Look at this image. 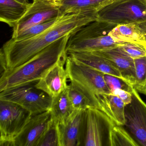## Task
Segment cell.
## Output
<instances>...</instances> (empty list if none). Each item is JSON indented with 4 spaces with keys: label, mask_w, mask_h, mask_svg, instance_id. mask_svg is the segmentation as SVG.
<instances>
[{
    "label": "cell",
    "mask_w": 146,
    "mask_h": 146,
    "mask_svg": "<svg viewBox=\"0 0 146 146\" xmlns=\"http://www.w3.org/2000/svg\"><path fill=\"white\" fill-rule=\"evenodd\" d=\"M98 10L65 14L49 29L28 40L11 38L0 51L1 72L19 67L33 58L44 48L63 36L72 35L89 23L98 20Z\"/></svg>",
    "instance_id": "cell-1"
},
{
    "label": "cell",
    "mask_w": 146,
    "mask_h": 146,
    "mask_svg": "<svg viewBox=\"0 0 146 146\" xmlns=\"http://www.w3.org/2000/svg\"><path fill=\"white\" fill-rule=\"evenodd\" d=\"M70 36H63L53 42L23 65L2 72L0 92L37 83L51 67L67 58L66 45Z\"/></svg>",
    "instance_id": "cell-2"
},
{
    "label": "cell",
    "mask_w": 146,
    "mask_h": 146,
    "mask_svg": "<svg viewBox=\"0 0 146 146\" xmlns=\"http://www.w3.org/2000/svg\"><path fill=\"white\" fill-rule=\"evenodd\" d=\"M116 26L98 20L89 23L70 36L66 45V52H94L117 46L121 43L109 35Z\"/></svg>",
    "instance_id": "cell-3"
},
{
    "label": "cell",
    "mask_w": 146,
    "mask_h": 146,
    "mask_svg": "<svg viewBox=\"0 0 146 146\" xmlns=\"http://www.w3.org/2000/svg\"><path fill=\"white\" fill-rule=\"evenodd\" d=\"M98 21L117 25L146 23V0H113L98 11Z\"/></svg>",
    "instance_id": "cell-4"
},
{
    "label": "cell",
    "mask_w": 146,
    "mask_h": 146,
    "mask_svg": "<svg viewBox=\"0 0 146 146\" xmlns=\"http://www.w3.org/2000/svg\"><path fill=\"white\" fill-rule=\"evenodd\" d=\"M31 116L29 111L21 106L0 100V146H14V140Z\"/></svg>",
    "instance_id": "cell-5"
},
{
    "label": "cell",
    "mask_w": 146,
    "mask_h": 146,
    "mask_svg": "<svg viewBox=\"0 0 146 146\" xmlns=\"http://www.w3.org/2000/svg\"><path fill=\"white\" fill-rule=\"evenodd\" d=\"M31 83L1 91L0 100L16 103L34 115L50 110L52 98Z\"/></svg>",
    "instance_id": "cell-6"
},
{
    "label": "cell",
    "mask_w": 146,
    "mask_h": 146,
    "mask_svg": "<svg viewBox=\"0 0 146 146\" xmlns=\"http://www.w3.org/2000/svg\"><path fill=\"white\" fill-rule=\"evenodd\" d=\"M65 67L70 82L76 83L96 98L101 94L111 93L103 72L78 64L68 56Z\"/></svg>",
    "instance_id": "cell-7"
},
{
    "label": "cell",
    "mask_w": 146,
    "mask_h": 146,
    "mask_svg": "<svg viewBox=\"0 0 146 146\" xmlns=\"http://www.w3.org/2000/svg\"><path fill=\"white\" fill-rule=\"evenodd\" d=\"M115 124L96 108L85 111L82 146H108L109 131Z\"/></svg>",
    "instance_id": "cell-8"
},
{
    "label": "cell",
    "mask_w": 146,
    "mask_h": 146,
    "mask_svg": "<svg viewBox=\"0 0 146 146\" xmlns=\"http://www.w3.org/2000/svg\"><path fill=\"white\" fill-rule=\"evenodd\" d=\"M131 103L125 106L124 127L139 146H146V103L132 87Z\"/></svg>",
    "instance_id": "cell-9"
},
{
    "label": "cell",
    "mask_w": 146,
    "mask_h": 146,
    "mask_svg": "<svg viewBox=\"0 0 146 146\" xmlns=\"http://www.w3.org/2000/svg\"><path fill=\"white\" fill-rule=\"evenodd\" d=\"M63 15L60 8L50 0H33L26 13L13 28L12 38L32 26Z\"/></svg>",
    "instance_id": "cell-10"
},
{
    "label": "cell",
    "mask_w": 146,
    "mask_h": 146,
    "mask_svg": "<svg viewBox=\"0 0 146 146\" xmlns=\"http://www.w3.org/2000/svg\"><path fill=\"white\" fill-rule=\"evenodd\" d=\"M66 58L51 67L35 84L37 88L54 98L68 88V77L66 69Z\"/></svg>",
    "instance_id": "cell-11"
},
{
    "label": "cell",
    "mask_w": 146,
    "mask_h": 146,
    "mask_svg": "<svg viewBox=\"0 0 146 146\" xmlns=\"http://www.w3.org/2000/svg\"><path fill=\"white\" fill-rule=\"evenodd\" d=\"M51 118L50 110L32 115L14 140V146H38Z\"/></svg>",
    "instance_id": "cell-12"
},
{
    "label": "cell",
    "mask_w": 146,
    "mask_h": 146,
    "mask_svg": "<svg viewBox=\"0 0 146 146\" xmlns=\"http://www.w3.org/2000/svg\"><path fill=\"white\" fill-rule=\"evenodd\" d=\"M85 111L76 110L65 123L59 124L61 146H82Z\"/></svg>",
    "instance_id": "cell-13"
},
{
    "label": "cell",
    "mask_w": 146,
    "mask_h": 146,
    "mask_svg": "<svg viewBox=\"0 0 146 146\" xmlns=\"http://www.w3.org/2000/svg\"><path fill=\"white\" fill-rule=\"evenodd\" d=\"M109 60L117 68L123 80L132 87L135 76L134 59L120 51L117 46L94 51Z\"/></svg>",
    "instance_id": "cell-14"
},
{
    "label": "cell",
    "mask_w": 146,
    "mask_h": 146,
    "mask_svg": "<svg viewBox=\"0 0 146 146\" xmlns=\"http://www.w3.org/2000/svg\"><path fill=\"white\" fill-rule=\"evenodd\" d=\"M67 54L68 57L78 64L87 66L105 74L111 75L123 80L119 70L109 60L96 52H70Z\"/></svg>",
    "instance_id": "cell-15"
},
{
    "label": "cell",
    "mask_w": 146,
    "mask_h": 146,
    "mask_svg": "<svg viewBox=\"0 0 146 146\" xmlns=\"http://www.w3.org/2000/svg\"><path fill=\"white\" fill-rule=\"evenodd\" d=\"M97 108L104 113L116 125L125 124V104L118 96L110 94H103L96 96Z\"/></svg>",
    "instance_id": "cell-16"
},
{
    "label": "cell",
    "mask_w": 146,
    "mask_h": 146,
    "mask_svg": "<svg viewBox=\"0 0 146 146\" xmlns=\"http://www.w3.org/2000/svg\"><path fill=\"white\" fill-rule=\"evenodd\" d=\"M109 35L119 43H136L146 46V35L139 25H118L110 31Z\"/></svg>",
    "instance_id": "cell-17"
},
{
    "label": "cell",
    "mask_w": 146,
    "mask_h": 146,
    "mask_svg": "<svg viewBox=\"0 0 146 146\" xmlns=\"http://www.w3.org/2000/svg\"><path fill=\"white\" fill-rule=\"evenodd\" d=\"M63 15L78 13L92 9L99 11L113 0H50Z\"/></svg>",
    "instance_id": "cell-18"
},
{
    "label": "cell",
    "mask_w": 146,
    "mask_h": 146,
    "mask_svg": "<svg viewBox=\"0 0 146 146\" xmlns=\"http://www.w3.org/2000/svg\"><path fill=\"white\" fill-rule=\"evenodd\" d=\"M52 99L49 110L51 117L58 124H64L76 111L68 95L67 89Z\"/></svg>",
    "instance_id": "cell-19"
},
{
    "label": "cell",
    "mask_w": 146,
    "mask_h": 146,
    "mask_svg": "<svg viewBox=\"0 0 146 146\" xmlns=\"http://www.w3.org/2000/svg\"><path fill=\"white\" fill-rule=\"evenodd\" d=\"M30 6L15 0H0V21L13 28L26 13Z\"/></svg>",
    "instance_id": "cell-20"
},
{
    "label": "cell",
    "mask_w": 146,
    "mask_h": 146,
    "mask_svg": "<svg viewBox=\"0 0 146 146\" xmlns=\"http://www.w3.org/2000/svg\"><path fill=\"white\" fill-rule=\"evenodd\" d=\"M67 90L75 110L84 111L92 108H97L96 98L76 83L70 82Z\"/></svg>",
    "instance_id": "cell-21"
},
{
    "label": "cell",
    "mask_w": 146,
    "mask_h": 146,
    "mask_svg": "<svg viewBox=\"0 0 146 146\" xmlns=\"http://www.w3.org/2000/svg\"><path fill=\"white\" fill-rule=\"evenodd\" d=\"M109 146H138L139 144L123 126L114 124L110 128Z\"/></svg>",
    "instance_id": "cell-22"
},
{
    "label": "cell",
    "mask_w": 146,
    "mask_h": 146,
    "mask_svg": "<svg viewBox=\"0 0 146 146\" xmlns=\"http://www.w3.org/2000/svg\"><path fill=\"white\" fill-rule=\"evenodd\" d=\"M43 146H61L59 125L52 117L38 144Z\"/></svg>",
    "instance_id": "cell-23"
},
{
    "label": "cell",
    "mask_w": 146,
    "mask_h": 146,
    "mask_svg": "<svg viewBox=\"0 0 146 146\" xmlns=\"http://www.w3.org/2000/svg\"><path fill=\"white\" fill-rule=\"evenodd\" d=\"M135 76L132 87L138 93L146 95V57L134 59Z\"/></svg>",
    "instance_id": "cell-24"
},
{
    "label": "cell",
    "mask_w": 146,
    "mask_h": 146,
    "mask_svg": "<svg viewBox=\"0 0 146 146\" xmlns=\"http://www.w3.org/2000/svg\"><path fill=\"white\" fill-rule=\"evenodd\" d=\"M58 19L48 20L41 23L34 25L21 32L14 38H12L16 40L21 41L33 38L41 34L52 26L58 20Z\"/></svg>",
    "instance_id": "cell-25"
},
{
    "label": "cell",
    "mask_w": 146,
    "mask_h": 146,
    "mask_svg": "<svg viewBox=\"0 0 146 146\" xmlns=\"http://www.w3.org/2000/svg\"><path fill=\"white\" fill-rule=\"evenodd\" d=\"M120 51L133 59L146 57V46L136 43H121L118 46Z\"/></svg>",
    "instance_id": "cell-26"
},
{
    "label": "cell",
    "mask_w": 146,
    "mask_h": 146,
    "mask_svg": "<svg viewBox=\"0 0 146 146\" xmlns=\"http://www.w3.org/2000/svg\"><path fill=\"white\" fill-rule=\"evenodd\" d=\"M104 78L111 93L117 89H121L130 92L132 89V87L131 85L117 77L105 74Z\"/></svg>",
    "instance_id": "cell-27"
},
{
    "label": "cell",
    "mask_w": 146,
    "mask_h": 146,
    "mask_svg": "<svg viewBox=\"0 0 146 146\" xmlns=\"http://www.w3.org/2000/svg\"><path fill=\"white\" fill-rule=\"evenodd\" d=\"M112 94L120 98L125 105L129 104L132 100V94L131 92L121 89H117Z\"/></svg>",
    "instance_id": "cell-28"
},
{
    "label": "cell",
    "mask_w": 146,
    "mask_h": 146,
    "mask_svg": "<svg viewBox=\"0 0 146 146\" xmlns=\"http://www.w3.org/2000/svg\"><path fill=\"white\" fill-rule=\"evenodd\" d=\"M15 1L26 5L30 6L31 5V3H30L29 0H15Z\"/></svg>",
    "instance_id": "cell-29"
},
{
    "label": "cell",
    "mask_w": 146,
    "mask_h": 146,
    "mask_svg": "<svg viewBox=\"0 0 146 146\" xmlns=\"http://www.w3.org/2000/svg\"><path fill=\"white\" fill-rule=\"evenodd\" d=\"M142 29L143 30L146 36V23H143L139 25Z\"/></svg>",
    "instance_id": "cell-30"
}]
</instances>
